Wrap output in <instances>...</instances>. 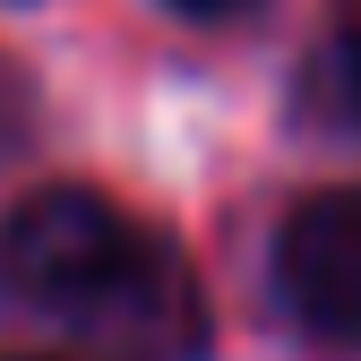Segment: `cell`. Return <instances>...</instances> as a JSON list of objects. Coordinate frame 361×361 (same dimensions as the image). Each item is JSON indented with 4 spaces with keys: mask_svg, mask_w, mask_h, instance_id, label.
Instances as JSON below:
<instances>
[{
    "mask_svg": "<svg viewBox=\"0 0 361 361\" xmlns=\"http://www.w3.org/2000/svg\"><path fill=\"white\" fill-rule=\"evenodd\" d=\"M0 293H18L26 310L129 327V336H147L155 353L190 344L180 327H164V310L190 319L180 267L147 233H129V215L112 198H95V190H35L9 224H0Z\"/></svg>",
    "mask_w": 361,
    "mask_h": 361,
    "instance_id": "obj_1",
    "label": "cell"
},
{
    "mask_svg": "<svg viewBox=\"0 0 361 361\" xmlns=\"http://www.w3.org/2000/svg\"><path fill=\"white\" fill-rule=\"evenodd\" d=\"M276 284L319 344L361 353V190H327L284 224Z\"/></svg>",
    "mask_w": 361,
    "mask_h": 361,
    "instance_id": "obj_2",
    "label": "cell"
},
{
    "mask_svg": "<svg viewBox=\"0 0 361 361\" xmlns=\"http://www.w3.org/2000/svg\"><path fill=\"white\" fill-rule=\"evenodd\" d=\"M172 9H190V18H233V9H250V0H172Z\"/></svg>",
    "mask_w": 361,
    "mask_h": 361,
    "instance_id": "obj_4",
    "label": "cell"
},
{
    "mask_svg": "<svg viewBox=\"0 0 361 361\" xmlns=\"http://www.w3.org/2000/svg\"><path fill=\"white\" fill-rule=\"evenodd\" d=\"M319 78H327V104H336L344 121H361V26H344V35H336V52H327V69H319Z\"/></svg>",
    "mask_w": 361,
    "mask_h": 361,
    "instance_id": "obj_3",
    "label": "cell"
},
{
    "mask_svg": "<svg viewBox=\"0 0 361 361\" xmlns=\"http://www.w3.org/2000/svg\"><path fill=\"white\" fill-rule=\"evenodd\" d=\"M0 361H52V353H0Z\"/></svg>",
    "mask_w": 361,
    "mask_h": 361,
    "instance_id": "obj_5",
    "label": "cell"
}]
</instances>
